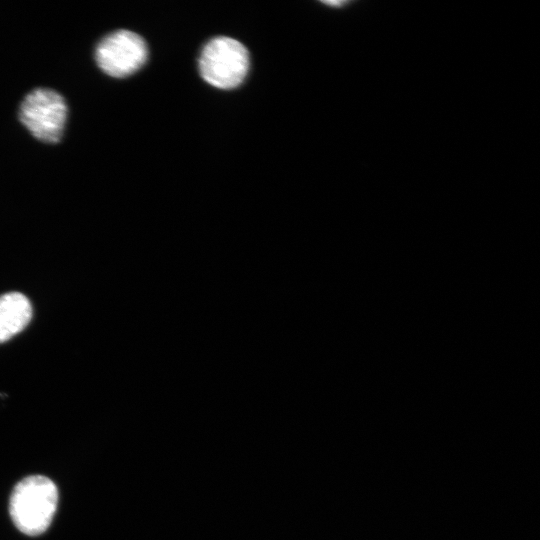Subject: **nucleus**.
<instances>
[{
    "instance_id": "obj_1",
    "label": "nucleus",
    "mask_w": 540,
    "mask_h": 540,
    "mask_svg": "<svg viewBox=\"0 0 540 540\" xmlns=\"http://www.w3.org/2000/svg\"><path fill=\"white\" fill-rule=\"evenodd\" d=\"M58 500V488L50 478L39 474L24 477L13 487L9 499L13 524L28 536L44 533L56 513Z\"/></svg>"
},
{
    "instance_id": "obj_5",
    "label": "nucleus",
    "mask_w": 540,
    "mask_h": 540,
    "mask_svg": "<svg viewBox=\"0 0 540 540\" xmlns=\"http://www.w3.org/2000/svg\"><path fill=\"white\" fill-rule=\"evenodd\" d=\"M32 307L26 296L10 292L0 296V343L21 332L30 322Z\"/></svg>"
},
{
    "instance_id": "obj_3",
    "label": "nucleus",
    "mask_w": 540,
    "mask_h": 540,
    "mask_svg": "<svg viewBox=\"0 0 540 540\" xmlns=\"http://www.w3.org/2000/svg\"><path fill=\"white\" fill-rule=\"evenodd\" d=\"M67 117L63 97L48 88H36L26 95L20 106L21 123L38 140L46 143L60 141Z\"/></svg>"
},
{
    "instance_id": "obj_4",
    "label": "nucleus",
    "mask_w": 540,
    "mask_h": 540,
    "mask_svg": "<svg viewBox=\"0 0 540 540\" xmlns=\"http://www.w3.org/2000/svg\"><path fill=\"white\" fill-rule=\"evenodd\" d=\"M148 49L144 39L129 30H117L106 35L97 45L98 66L112 77H127L146 62Z\"/></svg>"
},
{
    "instance_id": "obj_2",
    "label": "nucleus",
    "mask_w": 540,
    "mask_h": 540,
    "mask_svg": "<svg viewBox=\"0 0 540 540\" xmlns=\"http://www.w3.org/2000/svg\"><path fill=\"white\" fill-rule=\"evenodd\" d=\"M249 69V54L239 41L230 37H216L202 49L199 71L210 85L231 89L240 85Z\"/></svg>"
}]
</instances>
